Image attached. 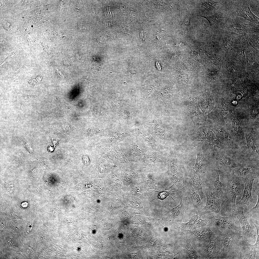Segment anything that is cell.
<instances>
[{
  "instance_id": "cell-32",
  "label": "cell",
  "mask_w": 259,
  "mask_h": 259,
  "mask_svg": "<svg viewBox=\"0 0 259 259\" xmlns=\"http://www.w3.org/2000/svg\"><path fill=\"white\" fill-rule=\"evenodd\" d=\"M126 6L124 5H122L121 7V11H123L124 10V8H125Z\"/></svg>"
},
{
  "instance_id": "cell-11",
  "label": "cell",
  "mask_w": 259,
  "mask_h": 259,
  "mask_svg": "<svg viewBox=\"0 0 259 259\" xmlns=\"http://www.w3.org/2000/svg\"><path fill=\"white\" fill-rule=\"evenodd\" d=\"M186 193L189 202L195 208L196 212L201 213L203 208L202 200L197 191L193 188L191 182L186 183Z\"/></svg>"
},
{
  "instance_id": "cell-8",
  "label": "cell",
  "mask_w": 259,
  "mask_h": 259,
  "mask_svg": "<svg viewBox=\"0 0 259 259\" xmlns=\"http://www.w3.org/2000/svg\"><path fill=\"white\" fill-rule=\"evenodd\" d=\"M259 173L254 174L242 178L244 183V189L241 199L237 204L246 205L248 207L249 211L256 204L252 197V190L254 181L259 176Z\"/></svg>"
},
{
  "instance_id": "cell-13",
  "label": "cell",
  "mask_w": 259,
  "mask_h": 259,
  "mask_svg": "<svg viewBox=\"0 0 259 259\" xmlns=\"http://www.w3.org/2000/svg\"><path fill=\"white\" fill-rule=\"evenodd\" d=\"M217 32V38L225 50L228 51L231 48L235 42L239 41L242 37L222 30Z\"/></svg>"
},
{
  "instance_id": "cell-17",
  "label": "cell",
  "mask_w": 259,
  "mask_h": 259,
  "mask_svg": "<svg viewBox=\"0 0 259 259\" xmlns=\"http://www.w3.org/2000/svg\"><path fill=\"white\" fill-rule=\"evenodd\" d=\"M213 155L218 167L225 166L234 168L243 165L228 156L219 152H214Z\"/></svg>"
},
{
  "instance_id": "cell-26",
  "label": "cell",
  "mask_w": 259,
  "mask_h": 259,
  "mask_svg": "<svg viewBox=\"0 0 259 259\" xmlns=\"http://www.w3.org/2000/svg\"><path fill=\"white\" fill-rule=\"evenodd\" d=\"M169 189L168 190H166L160 193L159 195V197L160 198L164 199L169 196L170 198L171 197V198L173 199L172 196H174L173 195V194L172 193V192H171L169 190Z\"/></svg>"
},
{
  "instance_id": "cell-29",
  "label": "cell",
  "mask_w": 259,
  "mask_h": 259,
  "mask_svg": "<svg viewBox=\"0 0 259 259\" xmlns=\"http://www.w3.org/2000/svg\"><path fill=\"white\" fill-rule=\"evenodd\" d=\"M184 23L185 25L188 26L190 23V19L189 18L187 17L185 18L184 20Z\"/></svg>"
},
{
  "instance_id": "cell-23",
  "label": "cell",
  "mask_w": 259,
  "mask_h": 259,
  "mask_svg": "<svg viewBox=\"0 0 259 259\" xmlns=\"http://www.w3.org/2000/svg\"><path fill=\"white\" fill-rule=\"evenodd\" d=\"M184 250L187 258L196 259L198 258L197 253L189 241L186 242L184 247Z\"/></svg>"
},
{
  "instance_id": "cell-15",
  "label": "cell",
  "mask_w": 259,
  "mask_h": 259,
  "mask_svg": "<svg viewBox=\"0 0 259 259\" xmlns=\"http://www.w3.org/2000/svg\"><path fill=\"white\" fill-rule=\"evenodd\" d=\"M220 172L219 168L214 171L210 180L211 185L208 188L218 198L225 199V194L222 190L223 184L219 179Z\"/></svg>"
},
{
  "instance_id": "cell-6",
  "label": "cell",
  "mask_w": 259,
  "mask_h": 259,
  "mask_svg": "<svg viewBox=\"0 0 259 259\" xmlns=\"http://www.w3.org/2000/svg\"><path fill=\"white\" fill-rule=\"evenodd\" d=\"M229 9L231 15L241 17L246 21L259 25V18L251 11L249 0H230Z\"/></svg>"
},
{
  "instance_id": "cell-20",
  "label": "cell",
  "mask_w": 259,
  "mask_h": 259,
  "mask_svg": "<svg viewBox=\"0 0 259 259\" xmlns=\"http://www.w3.org/2000/svg\"><path fill=\"white\" fill-rule=\"evenodd\" d=\"M181 198L179 204L174 208L170 209V212L171 215L175 218L181 219L183 218L184 213L189 202L187 197L181 194Z\"/></svg>"
},
{
  "instance_id": "cell-12",
  "label": "cell",
  "mask_w": 259,
  "mask_h": 259,
  "mask_svg": "<svg viewBox=\"0 0 259 259\" xmlns=\"http://www.w3.org/2000/svg\"><path fill=\"white\" fill-rule=\"evenodd\" d=\"M245 137L247 147L250 153L259 160V135L256 134L253 130L250 129L245 134Z\"/></svg>"
},
{
  "instance_id": "cell-5",
  "label": "cell",
  "mask_w": 259,
  "mask_h": 259,
  "mask_svg": "<svg viewBox=\"0 0 259 259\" xmlns=\"http://www.w3.org/2000/svg\"><path fill=\"white\" fill-rule=\"evenodd\" d=\"M227 185L225 198L233 212L236 208L235 202L236 197L242 196L244 187V182L242 178L232 174L228 178Z\"/></svg>"
},
{
  "instance_id": "cell-19",
  "label": "cell",
  "mask_w": 259,
  "mask_h": 259,
  "mask_svg": "<svg viewBox=\"0 0 259 259\" xmlns=\"http://www.w3.org/2000/svg\"><path fill=\"white\" fill-rule=\"evenodd\" d=\"M196 213V215L192 216L188 222L181 224V228L186 229H194L203 227L207 225L206 220L202 219L198 213Z\"/></svg>"
},
{
  "instance_id": "cell-10",
  "label": "cell",
  "mask_w": 259,
  "mask_h": 259,
  "mask_svg": "<svg viewBox=\"0 0 259 259\" xmlns=\"http://www.w3.org/2000/svg\"><path fill=\"white\" fill-rule=\"evenodd\" d=\"M224 7L220 11L213 15L202 17L208 21L210 28L216 31L218 30L226 19L231 16L228 0Z\"/></svg>"
},
{
  "instance_id": "cell-2",
  "label": "cell",
  "mask_w": 259,
  "mask_h": 259,
  "mask_svg": "<svg viewBox=\"0 0 259 259\" xmlns=\"http://www.w3.org/2000/svg\"><path fill=\"white\" fill-rule=\"evenodd\" d=\"M259 25L246 21L241 17L230 16L226 19L220 29L226 32L244 36L259 33Z\"/></svg>"
},
{
  "instance_id": "cell-3",
  "label": "cell",
  "mask_w": 259,
  "mask_h": 259,
  "mask_svg": "<svg viewBox=\"0 0 259 259\" xmlns=\"http://www.w3.org/2000/svg\"><path fill=\"white\" fill-rule=\"evenodd\" d=\"M206 203L200 214V216L211 213H215L223 216L232 214L233 212L225 199L218 198L208 188L205 189Z\"/></svg>"
},
{
  "instance_id": "cell-24",
  "label": "cell",
  "mask_w": 259,
  "mask_h": 259,
  "mask_svg": "<svg viewBox=\"0 0 259 259\" xmlns=\"http://www.w3.org/2000/svg\"><path fill=\"white\" fill-rule=\"evenodd\" d=\"M253 47H259V33L248 34L243 36Z\"/></svg>"
},
{
  "instance_id": "cell-21",
  "label": "cell",
  "mask_w": 259,
  "mask_h": 259,
  "mask_svg": "<svg viewBox=\"0 0 259 259\" xmlns=\"http://www.w3.org/2000/svg\"><path fill=\"white\" fill-rule=\"evenodd\" d=\"M202 143H201L197 147V157L196 163L194 166L192 167L196 172L200 173L204 171L205 169V165L202 157L201 150Z\"/></svg>"
},
{
  "instance_id": "cell-28",
  "label": "cell",
  "mask_w": 259,
  "mask_h": 259,
  "mask_svg": "<svg viewBox=\"0 0 259 259\" xmlns=\"http://www.w3.org/2000/svg\"><path fill=\"white\" fill-rule=\"evenodd\" d=\"M25 146L26 147L28 151L30 153H31L33 152V150L31 146L28 143H26L25 144Z\"/></svg>"
},
{
  "instance_id": "cell-9",
  "label": "cell",
  "mask_w": 259,
  "mask_h": 259,
  "mask_svg": "<svg viewBox=\"0 0 259 259\" xmlns=\"http://www.w3.org/2000/svg\"><path fill=\"white\" fill-rule=\"evenodd\" d=\"M221 234L209 241L205 242L203 253L205 258L222 259L223 246Z\"/></svg>"
},
{
  "instance_id": "cell-7",
  "label": "cell",
  "mask_w": 259,
  "mask_h": 259,
  "mask_svg": "<svg viewBox=\"0 0 259 259\" xmlns=\"http://www.w3.org/2000/svg\"><path fill=\"white\" fill-rule=\"evenodd\" d=\"M238 205L239 206L236 207L232 214L237 218L242 228V236L247 241L250 239H255L257 236V233L250 224L247 219V217L244 214L242 204Z\"/></svg>"
},
{
  "instance_id": "cell-30",
  "label": "cell",
  "mask_w": 259,
  "mask_h": 259,
  "mask_svg": "<svg viewBox=\"0 0 259 259\" xmlns=\"http://www.w3.org/2000/svg\"><path fill=\"white\" fill-rule=\"evenodd\" d=\"M57 70V71L58 72V74H59V75L60 76V77H61L64 78V76L59 71H58V70Z\"/></svg>"
},
{
  "instance_id": "cell-16",
  "label": "cell",
  "mask_w": 259,
  "mask_h": 259,
  "mask_svg": "<svg viewBox=\"0 0 259 259\" xmlns=\"http://www.w3.org/2000/svg\"><path fill=\"white\" fill-rule=\"evenodd\" d=\"M187 174L192 181L193 188L198 192L202 200L204 198L205 195L203 192V186L200 177L201 173L196 172L190 166L188 169Z\"/></svg>"
},
{
  "instance_id": "cell-27",
  "label": "cell",
  "mask_w": 259,
  "mask_h": 259,
  "mask_svg": "<svg viewBox=\"0 0 259 259\" xmlns=\"http://www.w3.org/2000/svg\"><path fill=\"white\" fill-rule=\"evenodd\" d=\"M228 109L227 107L224 105H223L221 107V111L222 115L223 116H225L227 114Z\"/></svg>"
},
{
  "instance_id": "cell-18",
  "label": "cell",
  "mask_w": 259,
  "mask_h": 259,
  "mask_svg": "<svg viewBox=\"0 0 259 259\" xmlns=\"http://www.w3.org/2000/svg\"><path fill=\"white\" fill-rule=\"evenodd\" d=\"M258 173L259 167L254 165H247L245 164L242 166L233 168L232 170L233 175L241 178Z\"/></svg>"
},
{
  "instance_id": "cell-22",
  "label": "cell",
  "mask_w": 259,
  "mask_h": 259,
  "mask_svg": "<svg viewBox=\"0 0 259 259\" xmlns=\"http://www.w3.org/2000/svg\"><path fill=\"white\" fill-rule=\"evenodd\" d=\"M206 135L207 142H209L210 146L220 148L222 144L212 131L208 130L206 132Z\"/></svg>"
},
{
  "instance_id": "cell-25",
  "label": "cell",
  "mask_w": 259,
  "mask_h": 259,
  "mask_svg": "<svg viewBox=\"0 0 259 259\" xmlns=\"http://www.w3.org/2000/svg\"><path fill=\"white\" fill-rule=\"evenodd\" d=\"M206 132V129L205 127L199 128L196 132L194 140L197 141L207 142Z\"/></svg>"
},
{
  "instance_id": "cell-31",
  "label": "cell",
  "mask_w": 259,
  "mask_h": 259,
  "mask_svg": "<svg viewBox=\"0 0 259 259\" xmlns=\"http://www.w3.org/2000/svg\"><path fill=\"white\" fill-rule=\"evenodd\" d=\"M81 55L80 53H78L76 55V58L78 59H80L81 58Z\"/></svg>"
},
{
  "instance_id": "cell-14",
  "label": "cell",
  "mask_w": 259,
  "mask_h": 259,
  "mask_svg": "<svg viewBox=\"0 0 259 259\" xmlns=\"http://www.w3.org/2000/svg\"><path fill=\"white\" fill-rule=\"evenodd\" d=\"M215 135L223 145L227 146L232 149H237L238 145L234 138L224 128L219 127L215 130Z\"/></svg>"
},
{
  "instance_id": "cell-1",
  "label": "cell",
  "mask_w": 259,
  "mask_h": 259,
  "mask_svg": "<svg viewBox=\"0 0 259 259\" xmlns=\"http://www.w3.org/2000/svg\"><path fill=\"white\" fill-rule=\"evenodd\" d=\"M222 259H246L251 250L241 231L229 229L222 231Z\"/></svg>"
},
{
  "instance_id": "cell-4",
  "label": "cell",
  "mask_w": 259,
  "mask_h": 259,
  "mask_svg": "<svg viewBox=\"0 0 259 259\" xmlns=\"http://www.w3.org/2000/svg\"><path fill=\"white\" fill-rule=\"evenodd\" d=\"M206 220L207 224L222 231L224 229H229L242 231L240 224L234 215L223 216L215 213H207Z\"/></svg>"
}]
</instances>
